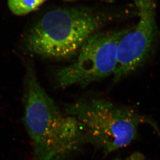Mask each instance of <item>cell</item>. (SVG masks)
Listing matches in <instances>:
<instances>
[{
    "mask_svg": "<svg viewBox=\"0 0 160 160\" xmlns=\"http://www.w3.org/2000/svg\"><path fill=\"white\" fill-rule=\"evenodd\" d=\"M23 122L32 146V160H65L86 143L75 118L60 110L26 63Z\"/></svg>",
    "mask_w": 160,
    "mask_h": 160,
    "instance_id": "6da1fadb",
    "label": "cell"
},
{
    "mask_svg": "<svg viewBox=\"0 0 160 160\" xmlns=\"http://www.w3.org/2000/svg\"><path fill=\"white\" fill-rule=\"evenodd\" d=\"M107 18L104 14L85 8L53 9L30 31L27 50L45 58H70L77 55L86 40L98 31Z\"/></svg>",
    "mask_w": 160,
    "mask_h": 160,
    "instance_id": "7a4b0ae2",
    "label": "cell"
},
{
    "mask_svg": "<svg viewBox=\"0 0 160 160\" xmlns=\"http://www.w3.org/2000/svg\"><path fill=\"white\" fill-rule=\"evenodd\" d=\"M65 112L77 121L86 143L105 154L129 145L137 138L142 124L152 123L134 108L105 99H80L66 106Z\"/></svg>",
    "mask_w": 160,
    "mask_h": 160,
    "instance_id": "3957f363",
    "label": "cell"
},
{
    "mask_svg": "<svg viewBox=\"0 0 160 160\" xmlns=\"http://www.w3.org/2000/svg\"><path fill=\"white\" fill-rule=\"evenodd\" d=\"M131 28L120 31H98L92 35L82 46L76 60L56 72V80L59 87L67 88L74 85L85 87L113 76L117 62L119 42Z\"/></svg>",
    "mask_w": 160,
    "mask_h": 160,
    "instance_id": "277c9868",
    "label": "cell"
},
{
    "mask_svg": "<svg viewBox=\"0 0 160 160\" xmlns=\"http://www.w3.org/2000/svg\"><path fill=\"white\" fill-rule=\"evenodd\" d=\"M138 11L136 25L122 38L113 81L118 82L142 68L152 55L158 38L155 0H133Z\"/></svg>",
    "mask_w": 160,
    "mask_h": 160,
    "instance_id": "5b68a950",
    "label": "cell"
},
{
    "mask_svg": "<svg viewBox=\"0 0 160 160\" xmlns=\"http://www.w3.org/2000/svg\"><path fill=\"white\" fill-rule=\"evenodd\" d=\"M46 0H8L10 11L16 15L29 14L37 9Z\"/></svg>",
    "mask_w": 160,
    "mask_h": 160,
    "instance_id": "8992f818",
    "label": "cell"
}]
</instances>
